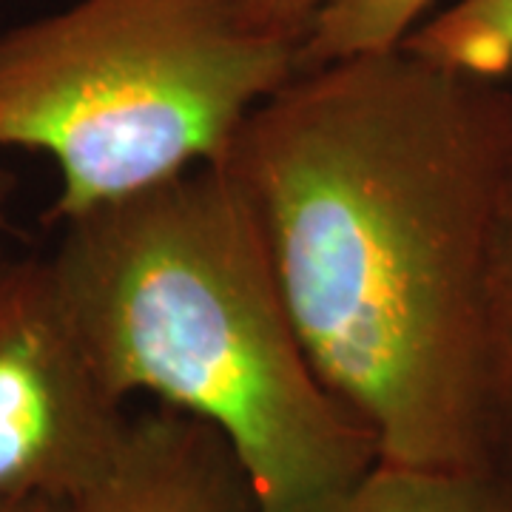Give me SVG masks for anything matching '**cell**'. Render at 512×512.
<instances>
[{
  "label": "cell",
  "mask_w": 512,
  "mask_h": 512,
  "mask_svg": "<svg viewBox=\"0 0 512 512\" xmlns=\"http://www.w3.org/2000/svg\"><path fill=\"white\" fill-rule=\"evenodd\" d=\"M9 200H12V177L0 165V237H3L6 222H9ZM0 245H3V239H0Z\"/></svg>",
  "instance_id": "cell-12"
},
{
  "label": "cell",
  "mask_w": 512,
  "mask_h": 512,
  "mask_svg": "<svg viewBox=\"0 0 512 512\" xmlns=\"http://www.w3.org/2000/svg\"><path fill=\"white\" fill-rule=\"evenodd\" d=\"M433 0H330L299 46V69L399 49Z\"/></svg>",
  "instance_id": "cell-9"
},
{
  "label": "cell",
  "mask_w": 512,
  "mask_h": 512,
  "mask_svg": "<svg viewBox=\"0 0 512 512\" xmlns=\"http://www.w3.org/2000/svg\"><path fill=\"white\" fill-rule=\"evenodd\" d=\"M296 72L248 0H74L0 32V151L49 157L74 220L222 163Z\"/></svg>",
  "instance_id": "cell-3"
},
{
  "label": "cell",
  "mask_w": 512,
  "mask_h": 512,
  "mask_svg": "<svg viewBox=\"0 0 512 512\" xmlns=\"http://www.w3.org/2000/svg\"><path fill=\"white\" fill-rule=\"evenodd\" d=\"M69 512H265L217 430L168 407L131 413L109 467Z\"/></svg>",
  "instance_id": "cell-5"
},
{
  "label": "cell",
  "mask_w": 512,
  "mask_h": 512,
  "mask_svg": "<svg viewBox=\"0 0 512 512\" xmlns=\"http://www.w3.org/2000/svg\"><path fill=\"white\" fill-rule=\"evenodd\" d=\"M128 419L74 328L49 256L0 245V495L69 504L109 467Z\"/></svg>",
  "instance_id": "cell-4"
},
{
  "label": "cell",
  "mask_w": 512,
  "mask_h": 512,
  "mask_svg": "<svg viewBox=\"0 0 512 512\" xmlns=\"http://www.w3.org/2000/svg\"><path fill=\"white\" fill-rule=\"evenodd\" d=\"M484 373L495 467L512 473V163L498 202L487 268Z\"/></svg>",
  "instance_id": "cell-8"
},
{
  "label": "cell",
  "mask_w": 512,
  "mask_h": 512,
  "mask_svg": "<svg viewBox=\"0 0 512 512\" xmlns=\"http://www.w3.org/2000/svg\"><path fill=\"white\" fill-rule=\"evenodd\" d=\"M60 225L49 262L111 390L217 430L262 510H308L379 461L311 365L254 205L222 165Z\"/></svg>",
  "instance_id": "cell-2"
},
{
  "label": "cell",
  "mask_w": 512,
  "mask_h": 512,
  "mask_svg": "<svg viewBox=\"0 0 512 512\" xmlns=\"http://www.w3.org/2000/svg\"><path fill=\"white\" fill-rule=\"evenodd\" d=\"M328 3L330 0H248V15L265 35L302 46Z\"/></svg>",
  "instance_id": "cell-10"
},
{
  "label": "cell",
  "mask_w": 512,
  "mask_h": 512,
  "mask_svg": "<svg viewBox=\"0 0 512 512\" xmlns=\"http://www.w3.org/2000/svg\"><path fill=\"white\" fill-rule=\"evenodd\" d=\"M302 512H512L501 467L430 470L376 461L365 476Z\"/></svg>",
  "instance_id": "cell-6"
},
{
  "label": "cell",
  "mask_w": 512,
  "mask_h": 512,
  "mask_svg": "<svg viewBox=\"0 0 512 512\" xmlns=\"http://www.w3.org/2000/svg\"><path fill=\"white\" fill-rule=\"evenodd\" d=\"M510 163L512 92L404 46L299 69L217 163L384 464L495 467L484 302Z\"/></svg>",
  "instance_id": "cell-1"
},
{
  "label": "cell",
  "mask_w": 512,
  "mask_h": 512,
  "mask_svg": "<svg viewBox=\"0 0 512 512\" xmlns=\"http://www.w3.org/2000/svg\"><path fill=\"white\" fill-rule=\"evenodd\" d=\"M0 512H69V504L46 495H0Z\"/></svg>",
  "instance_id": "cell-11"
},
{
  "label": "cell",
  "mask_w": 512,
  "mask_h": 512,
  "mask_svg": "<svg viewBox=\"0 0 512 512\" xmlns=\"http://www.w3.org/2000/svg\"><path fill=\"white\" fill-rule=\"evenodd\" d=\"M402 46L439 69L498 83L512 72V0H456Z\"/></svg>",
  "instance_id": "cell-7"
}]
</instances>
